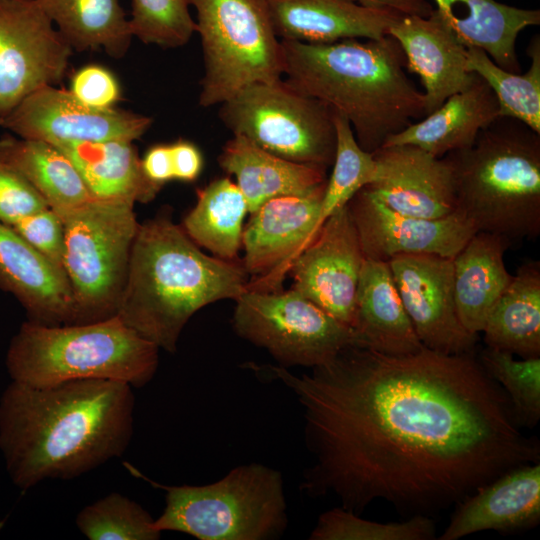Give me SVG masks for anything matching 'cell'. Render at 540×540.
<instances>
[{
  "label": "cell",
  "mask_w": 540,
  "mask_h": 540,
  "mask_svg": "<svg viewBox=\"0 0 540 540\" xmlns=\"http://www.w3.org/2000/svg\"><path fill=\"white\" fill-rule=\"evenodd\" d=\"M132 388L101 379L47 386L12 381L0 399V450L12 482L26 491L121 457L133 435Z\"/></svg>",
  "instance_id": "7a4b0ae2"
},
{
  "label": "cell",
  "mask_w": 540,
  "mask_h": 540,
  "mask_svg": "<svg viewBox=\"0 0 540 540\" xmlns=\"http://www.w3.org/2000/svg\"><path fill=\"white\" fill-rule=\"evenodd\" d=\"M152 121L149 116L117 107L94 109L68 90L46 86L25 98L0 125L19 138L58 145L111 139L134 141L147 132Z\"/></svg>",
  "instance_id": "5bb4252c"
},
{
  "label": "cell",
  "mask_w": 540,
  "mask_h": 540,
  "mask_svg": "<svg viewBox=\"0 0 540 540\" xmlns=\"http://www.w3.org/2000/svg\"><path fill=\"white\" fill-rule=\"evenodd\" d=\"M54 146L72 161L93 198L147 203L161 190L145 176L131 140L111 139Z\"/></svg>",
  "instance_id": "83f0119b"
},
{
  "label": "cell",
  "mask_w": 540,
  "mask_h": 540,
  "mask_svg": "<svg viewBox=\"0 0 540 540\" xmlns=\"http://www.w3.org/2000/svg\"><path fill=\"white\" fill-rule=\"evenodd\" d=\"M57 30L79 52L103 50L122 58L133 38L119 0H38Z\"/></svg>",
  "instance_id": "f546056e"
},
{
  "label": "cell",
  "mask_w": 540,
  "mask_h": 540,
  "mask_svg": "<svg viewBox=\"0 0 540 540\" xmlns=\"http://www.w3.org/2000/svg\"><path fill=\"white\" fill-rule=\"evenodd\" d=\"M220 167L236 179L249 213L270 199L306 196L327 182V168L272 154L241 135H233L218 156Z\"/></svg>",
  "instance_id": "d4e9b609"
},
{
  "label": "cell",
  "mask_w": 540,
  "mask_h": 540,
  "mask_svg": "<svg viewBox=\"0 0 540 540\" xmlns=\"http://www.w3.org/2000/svg\"><path fill=\"white\" fill-rule=\"evenodd\" d=\"M456 205L476 232L511 243L540 234V133L499 116L473 144L451 152Z\"/></svg>",
  "instance_id": "5b68a950"
},
{
  "label": "cell",
  "mask_w": 540,
  "mask_h": 540,
  "mask_svg": "<svg viewBox=\"0 0 540 540\" xmlns=\"http://www.w3.org/2000/svg\"><path fill=\"white\" fill-rule=\"evenodd\" d=\"M159 348L117 315L61 325L23 323L6 366L12 381L47 386L71 380L121 381L140 388L154 377Z\"/></svg>",
  "instance_id": "8992f818"
},
{
  "label": "cell",
  "mask_w": 540,
  "mask_h": 540,
  "mask_svg": "<svg viewBox=\"0 0 540 540\" xmlns=\"http://www.w3.org/2000/svg\"><path fill=\"white\" fill-rule=\"evenodd\" d=\"M511 244L500 235L480 231L452 258L458 317L472 334L483 331L492 308L512 281L504 262Z\"/></svg>",
  "instance_id": "4316f807"
},
{
  "label": "cell",
  "mask_w": 540,
  "mask_h": 540,
  "mask_svg": "<svg viewBox=\"0 0 540 540\" xmlns=\"http://www.w3.org/2000/svg\"><path fill=\"white\" fill-rule=\"evenodd\" d=\"M202 45L198 102L220 105L242 89L282 79L280 40L263 0H190Z\"/></svg>",
  "instance_id": "9c48e42d"
},
{
  "label": "cell",
  "mask_w": 540,
  "mask_h": 540,
  "mask_svg": "<svg viewBox=\"0 0 540 540\" xmlns=\"http://www.w3.org/2000/svg\"><path fill=\"white\" fill-rule=\"evenodd\" d=\"M540 522V462L513 468L455 506L439 540H457L481 531L514 532Z\"/></svg>",
  "instance_id": "ffe728a7"
},
{
  "label": "cell",
  "mask_w": 540,
  "mask_h": 540,
  "mask_svg": "<svg viewBox=\"0 0 540 540\" xmlns=\"http://www.w3.org/2000/svg\"><path fill=\"white\" fill-rule=\"evenodd\" d=\"M11 227L49 262L64 270V229L54 210L43 209Z\"/></svg>",
  "instance_id": "60d3db41"
},
{
  "label": "cell",
  "mask_w": 540,
  "mask_h": 540,
  "mask_svg": "<svg viewBox=\"0 0 540 540\" xmlns=\"http://www.w3.org/2000/svg\"><path fill=\"white\" fill-rule=\"evenodd\" d=\"M141 165L145 176L160 188L174 180L169 144L149 147L141 158Z\"/></svg>",
  "instance_id": "7bdbcfd3"
},
{
  "label": "cell",
  "mask_w": 540,
  "mask_h": 540,
  "mask_svg": "<svg viewBox=\"0 0 540 540\" xmlns=\"http://www.w3.org/2000/svg\"><path fill=\"white\" fill-rule=\"evenodd\" d=\"M233 133L284 159L328 168L336 151L333 110L280 79L257 83L220 104Z\"/></svg>",
  "instance_id": "30bf717a"
},
{
  "label": "cell",
  "mask_w": 540,
  "mask_h": 540,
  "mask_svg": "<svg viewBox=\"0 0 540 540\" xmlns=\"http://www.w3.org/2000/svg\"><path fill=\"white\" fill-rule=\"evenodd\" d=\"M350 328L352 346L382 354L405 355L424 347L403 306L386 262L365 258Z\"/></svg>",
  "instance_id": "603a6c76"
},
{
  "label": "cell",
  "mask_w": 540,
  "mask_h": 540,
  "mask_svg": "<svg viewBox=\"0 0 540 540\" xmlns=\"http://www.w3.org/2000/svg\"><path fill=\"white\" fill-rule=\"evenodd\" d=\"M72 53L38 0H0V124L29 95L59 83Z\"/></svg>",
  "instance_id": "7c38bea8"
},
{
  "label": "cell",
  "mask_w": 540,
  "mask_h": 540,
  "mask_svg": "<svg viewBox=\"0 0 540 540\" xmlns=\"http://www.w3.org/2000/svg\"><path fill=\"white\" fill-rule=\"evenodd\" d=\"M401 46L407 69L424 87L425 116L466 88L474 73L466 67V49L437 10L428 17L402 15L388 29Z\"/></svg>",
  "instance_id": "d6986e66"
},
{
  "label": "cell",
  "mask_w": 540,
  "mask_h": 540,
  "mask_svg": "<svg viewBox=\"0 0 540 540\" xmlns=\"http://www.w3.org/2000/svg\"><path fill=\"white\" fill-rule=\"evenodd\" d=\"M296 395L312 462L300 490L361 515L376 500L432 517L518 466L540 462L508 397L474 352L387 355L348 346L299 376L267 367Z\"/></svg>",
  "instance_id": "6da1fadb"
},
{
  "label": "cell",
  "mask_w": 540,
  "mask_h": 540,
  "mask_svg": "<svg viewBox=\"0 0 540 540\" xmlns=\"http://www.w3.org/2000/svg\"><path fill=\"white\" fill-rule=\"evenodd\" d=\"M487 347L520 358L540 357V262L527 260L492 308L483 328Z\"/></svg>",
  "instance_id": "f1b7e54d"
},
{
  "label": "cell",
  "mask_w": 540,
  "mask_h": 540,
  "mask_svg": "<svg viewBox=\"0 0 540 540\" xmlns=\"http://www.w3.org/2000/svg\"><path fill=\"white\" fill-rule=\"evenodd\" d=\"M377 175L365 187L396 212L442 218L457 209L452 168L412 145L382 146L374 151Z\"/></svg>",
  "instance_id": "ac0fdd59"
},
{
  "label": "cell",
  "mask_w": 540,
  "mask_h": 540,
  "mask_svg": "<svg viewBox=\"0 0 540 540\" xmlns=\"http://www.w3.org/2000/svg\"><path fill=\"white\" fill-rule=\"evenodd\" d=\"M366 259L390 261L401 255L432 254L453 258L476 233L458 211L442 218L402 214L386 206L366 187L347 203Z\"/></svg>",
  "instance_id": "e0dca14e"
},
{
  "label": "cell",
  "mask_w": 540,
  "mask_h": 540,
  "mask_svg": "<svg viewBox=\"0 0 540 540\" xmlns=\"http://www.w3.org/2000/svg\"><path fill=\"white\" fill-rule=\"evenodd\" d=\"M247 213V202L237 184L223 177L198 192L197 202L181 227L196 245L215 257L236 261Z\"/></svg>",
  "instance_id": "1f68e13d"
},
{
  "label": "cell",
  "mask_w": 540,
  "mask_h": 540,
  "mask_svg": "<svg viewBox=\"0 0 540 540\" xmlns=\"http://www.w3.org/2000/svg\"><path fill=\"white\" fill-rule=\"evenodd\" d=\"M358 3L377 8H385L395 12L404 11L411 0H355Z\"/></svg>",
  "instance_id": "ee69618b"
},
{
  "label": "cell",
  "mask_w": 540,
  "mask_h": 540,
  "mask_svg": "<svg viewBox=\"0 0 540 540\" xmlns=\"http://www.w3.org/2000/svg\"><path fill=\"white\" fill-rule=\"evenodd\" d=\"M279 40L332 43L378 39L402 14L355 0H263Z\"/></svg>",
  "instance_id": "44dd1931"
},
{
  "label": "cell",
  "mask_w": 540,
  "mask_h": 540,
  "mask_svg": "<svg viewBox=\"0 0 540 540\" xmlns=\"http://www.w3.org/2000/svg\"><path fill=\"white\" fill-rule=\"evenodd\" d=\"M190 0H131L133 37L164 49L187 44L196 32Z\"/></svg>",
  "instance_id": "74e56055"
},
{
  "label": "cell",
  "mask_w": 540,
  "mask_h": 540,
  "mask_svg": "<svg viewBox=\"0 0 540 540\" xmlns=\"http://www.w3.org/2000/svg\"><path fill=\"white\" fill-rule=\"evenodd\" d=\"M241 263L204 254L162 214L139 224L116 315L159 349L174 353L189 319L204 306L247 290Z\"/></svg>",
  "instance_id": "277c9868"
},
{
  "label": "cell",
  "mask_w": 540,
  "mask_h": 540,
  "mask_svg": "<svg viewBox=\"0 0 540 540\" xmlns=\"http://www.w3.org/2000/svg\"><path fill=\"white\" fill-rule=\"evenodd\" d=\"M529 69L514 73L499 67L488 54L477 47H467L468 72L479 75L492 89L500 116L512 117L540 133V37L534 35L527 47Z\"/></svg>",
  "instance_id": "d6a6232c"
},
{
  "label": "cell",
  "mask_w": 540,
  "mask_h": 540,
  "mask_svg": "<svg viewBox=\"0 0 540 540\" xmlns=\"http://www.w3.org/2000/svg\"><path fill=\"white\" fill-rule=\"evenodd\" d=\"M322 186L306 196H282L268 200L243 228L242 266L247 290L273 293L282 284L297 257L314 240L319 229Z\"/></svg>",
  "instance_id": "4fadbf2b"
},
{
  "label": "cell",
  "mask_w": 540,
  "mask_h": 540,
  "mask_svg": "<svg viewBox=\"0 0 540 540\" xmlns=\"http://www.w3.org/2000/svg\"><path fill=\"white\" fill-rule=\"evenodd\" d=\"M174 180L193 182L201 174L203 157L200 149L191 141L178 139L169 144Z\"/></svg>",
  "instance_id": "b9f144b4"
},
{
  "label": "cell",
  "mask_w": 540,
  "mask_h": 540,
  "mask_svg": "<svg viewBox=\"0 0 540 540\" xmlns=\"http://www.w3.org/2000/svg\"><path fill=\"white\" fill-rule=\"evenodd\" d=\"M49 208L36 188L16 169L0 160V221L13 226Z\"/></svg>",
  "instance_id": "f35d334b"
},
{
  "label": "cell",
  "mask_w": 540,
  "mask_h": 540,
  "mask_svg": "<svg viewBox=\"0 0 540 540\" xmlns=\"http://www.w3.org/2000/svg\"><path fill=\"white\" fill-rule=\"evenodd\" d=\"M432 517L413 515L401 522L366 520L340 506L319 515L310 540H432L436 537Z\"/></svg>",
  "instance_id": "8d00e7d4"
},
{
  "label": "cell",
  "mask_w": 540,
  "mask_h": 540,
  "mask_svg": "<svg viewBox=\"0 0 540 540\" xmlns=\"http://www.w3.org/2000/svg\"><path fill=\"white\" fill-rule=\"evenodd\" d=\"M333 121L336 151L321 201L320 227L333 212L347 205L361 188L373 182L377 175L373 154L360 147L348 119L333 111Z\"/></svg>",
  "instance_id": "836d02e7"
},
{
  "label": "cell",
  "mask_w": 540,
  "mask_h": 540,
  "mask_svg": "<svg viewBox=\"0 0 540 540\" xmlns=\"http://www.w3.org/2000/svg\"><path fill=\"white\" fill-rule=\"evenodd\" d=\"M165 507L154 520L160 531L200 540H275L288 527L280 471L261 463L236 466L207 485L164 486Z\"/></svg>",
  "instance_id": "52a82bcc"
},
{
  "label": "cell",
  "mask_w": 540,
  "mask_h": 540,
  "mask_svg": "<svg viewBox=\"0 0 540 540\" xmlns=\"http://www.w3.org/2000/svg\"><path fill=\"white\" fill-rule=\"evenodd\" d=\"M280 52L285 82L344 115L367 152L425 117L424 94L390 35L319 44L280 40Z\"/></svg>",
  "instance_id": "3957f363"
},
{
  "label": "cell",
  "mask_w": 540,
  "mask_h": 540,
  "mask_svg": "<svg viewBox=\"0 0 540 540\" xmlns=\"http://www.w3.org/2000/svg\"><path fill=\"white\" fill-rule=\"evenodd\" d=\"M500 116L498 100L477 74L463 90L422 120L388 137L382 146L412 145L442 158L473 144L478 134Z\"/></svg>",
  "instance_id": "cb8c5ba5"
},
{
  "label": "cell",
  "mask_w": 540,
  "mask_h": 540,
  "mask_svg": "<svg viewBox=\"0 0 540 540\" xmlns=\"http://www.w3.org/2000/svg\"><path fill=\"white\" fill-rule=\"evenodd\" d=\"M365 260L347 205L333 212L294 261L292 288L351 327Z\"/></svg>",
  "instance_id": "2e32d148"
},
{
  "label": "cell",
  "mask_w": 540,
  "mask_h": 540,
  "mask_svg": "<svg viewBox=\"0 0 540 540\" xmlns=\"http://www.w3.org/2000/svg\"><path fill=\"white\" fill-rule=\"evenodd\" d=\"M0 160L20 172L53 210L75 207L93 198L72 161L49 142L4 137Z\"/></svg>",
  "instance_id": "4dcf8cb0"
},
{
  "label": "cell",
  "mask_w": 540,
  "mask_h": 540,
  "mask_svg": "<svg viewBox=\"0 0 540 540\" xmlns=\"http://www.w3.org/2000/svg\"><path fill=\"white\" fill-rule=\"evenodd\" d=\"M232 324L238 336L264 348L289 368H313L353 345L351 328L297 291L243 292Z\"/></svg>",
  "instance_id": "8fae6325"
},
{
  "label": "cell",
  "mask_w": 540,
  "mask_h": 540,
  "mask_svg": "<svg viewBox=\"0 0 540 540\" xmlns=\"http://www.w3.org/2000/svg\"><path fill=\"white\" fill-rule=\"evenodd\" d=\"M54 211L64 229V271L75 305L72 324L116 315L139 227L134 203L92 198Z\"/></svg>",
  "instance_id": "ba28073f"
},
{
  "label": "cell",
  "mask_w": 540,
  "mask_h": 540,
  "mask_svg": "<svg viewBox=\"0 0 540 540\" xmlns=\"http://www.w3.org/2000/svg\"><path fill=\"white\" fill-rule=\"evenodd\" d=\"M0 287L20 301L32 322L53 326L74 321V298L65 271L1 221Z\"/></svg>",
  "instance_id": "7402d4cb"
},
{
  "label": "cell",
  "mask_w": 540,
  "mask_h": 540,
  "mask_svg": "<svg viewBox=\"0 0 540 540\" xmlns=\"http://www.w3.org/2000/svg\"><path fill=\"white\" fill-rule=\"evenodd\" d=\"M388 265L421 344L448 355L474 352L478 335L468 332L458 317L452 258L401 255Z\"/></svg>",
  "instance_id": "9a60e30c"
},
{
  "label": "cell",
  "mask_w": 540,
  "mask_h": 540,
  "mask_svg": "<svg viewBox=\"0 0 540 540\" xmlns=\"http://www.w3.org/2000/svg\"><path fill=\"white\" fill-rule=\"evenodd\" d=\"M478 359L506 393L516 424L536 426L540 419V357L515 359L508 352L486 347Z\"/></svg>",
  "instance_id": "e575fe53"
},
{
  "label": "cell",
  "mask_w": 540,
  "mask_h": 540,
  "mask_svg": "<svg viewBox=\"0 0 540 540\" xmlns=\"http://www.w3.org/2000/svg\"><path fill=\"white\" fill-rule=\"evenodd\" d=\"M154 520L140 504L113 492L85 506L75 523L89 540H157L162 532Z\"/></svg>",
  "instance_id": "d590c367"
},
{
  "label": "cell",
  "mask_w": 540,
  "mask_h": 540,
  "mask_svg": "<svg viewBox=\"0 0 540 540\" xmlns=\"http://www.w3.org/2000/svg\"><path fill=\"white\" fill-rule=\"evenodd\" d=\"M68 91L81 103L98 110L115 108L122 99L120 82L103 65L88 64L70 78Z\"/></svg>",
  "instance_id": "ab89813d"
},
{
  "label": "cell",
  "mask_w": 540,
  "mask_h": 540,
  "mask_svg": "<svg viewBox=\"0 0 540 540\" xmlns=\"http://www.w3.org/2000/svg\"><path fill=\"white\" fill-rule=\"evenodd\" d=\"M435 9L465 47H477L504 70L519 73L516 53L520 32L540 24L539 9H523L496 0H433Z\"/></svg>",
  "instance_id": "484cf974"
}]
</instances>
